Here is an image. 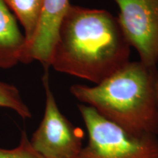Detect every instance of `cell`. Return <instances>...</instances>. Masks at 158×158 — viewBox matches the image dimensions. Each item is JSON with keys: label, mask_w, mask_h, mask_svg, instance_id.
I'll list each match as a JSON object with an SVG mask.
<instances>
[{"label": "cell", "mask_w": 158, "mask_h": 158, "mask_svg": "<svg viewBox=\"0 0 158 158\" xmlns=\"http://www.w3.org/2000/svg\"><path fill=\"white\" fill-rule=\"evenodd\" d=\"M130 48L117 17L70 5L59 25L50 67L96 85L130 62Z\"/></svg>", "instance_id": "6da1fadb"}, {"label": "cell", "mask_w": 158, "mask_h": 158, "mask_svg": "<svg viewBox=\"0 0 158 158\" xmlns=\"http://www.w3.org/2000/svg\"><path fill=\"white\" fill-rule=\"evenodd\" d=\"M156 67L129 62L93 86L73 84L70 93L82 104L135 134H158Z\"/></svg>", "instance_id": "7a4b0ae2"}, {"label": "cell", "mask_w": 158, "mask_h": 158, "mask_svg": "<svg viewBox=\"0 0 158 158\" xmlns=\"http://www.w3.org/2000/svg\"><path fill=\"white\" fill-rule=\"evenodd\" d=\"M78 108L89 136L81 158H158L155 135L130 133L86 105Z\"/></svg>", "instance_id": "3957f363"}, {"label": "cell", "mask_w": 158, "mask_h": 158, "mask_svg": "<svg viewBox=\"0 0 158 158\" xmlns=\"http://www.w3.org/2000/svg\"><path fill=\"white\" fill-rule=\"evenodd\" d=\"M45 70L42 78L45 95L44 114L29 141L43 158H76L84 147L81 132L59 110L50 86L48 68Z\"/></svg>", "instance_id": "277c9868"}, {"label": "cell", "mask_w": 158, "mask_h": 158, "mask_svg": "<svg viewBox=\"0 0 158 158\" xmlns=\"http://www.w3.org/2000/svg\"><path fill=\"white\" fill-rule=\"evenodd\" d=\"M119 9L117 17L140 62L150 67L158 63V0H113Z\"/></svg>", "instance_id": "5b68a950"}, {"label": "cell", "mask_w": 158, "mask_h": 158, "mask_svg": "<svg viewBox=\"0 0 158 158\" xmlns=\"http://www.w3.org/2000/svg\"><path fill=\"white\" fill-rule=\"evenodd\" d=\"M70 5V0H43L36 31L26 45L22 63L35 60L49 68L59 25Z\"/></svg>", "instance_id": "8992f818"}, {"label": "cell", "mask_w": 158, "mask_h": 158, "mask_svg": "<svg viewBox=\"0 0 158 158\" xmlns=\"http://www.w3.org/2000/svg\"><path fill=\"white\" fill-rule=\"evenodd\" d=\"M26 38L15 16L4 0H0V69L22 63Z\"/></svg>", "instance_id": "52a82bcc"}, {"label": "cell", "mask_w": 158, "mask_h": 158, "mask_svg": "<svg viewBox=\"0 0 158 158\" xmlns=\"http://www.w3.org/2000/svg\"><path fill=\"white\" fill-rule=\"evenodd\" d=\"M23 28L26 45L32 38L42 10L43 0H4Z\"/></svg>", "instance_id": "ba28073f"}, {"label": "cell", "mask_w": 158, "mask_h": 158, "mask_svg": "<svg viewBox=\"0 0 158 158\" xmlns=\"http://www.w3.org/2000/svg\"><path fill=\"white\" fill-rule=\"evenodd\" d=\"M0 108L13 110L23 119L31 118V110L18 88L3 81H0Z\"/></svg>", "instance_id": "9c48e42d"}, {"label": "cell", "mask_w": 158, "mask_h": 158, "mask_svg": "<svg viewBox=\"0 0 158 158\" xmlns=\"http://www.w3.org/2000/svg\"><path fill=\"white\" fill-rule=\"evenodd\" d=\"M0 158H43L31 147L25 130L21 132V139L16 147L12 149L0 147Z\"/></svg>", "instance_id": "30bf717a"}, {"label": "cell", "mask_w": 158, "mask_h": 158, "mask_svg": "<svg viewBox=\"0 0 158 158\" xmlns=\"http://www.w3.org/2000/svg\"><path fill=\"white\" fill-rule=\"evenodd\" d=\"M155 93H156V98H157V106H158V74L157 77V80H156L155 83Z\"/></svg>", "instance_id": "8fae6325"}, {"label": "cell", "mask_w": 158, "mask_h": 158, "mask_svg": "<svg viewBox=\"0 0 158 158\" xmlns=\"http://www.w3.org/2000/svg\"><path fill=\"white\" fill-rule=\"evenodd\" d=\"M76 158H81V157H80V155H79L78 157H76Z\"/></svg>", "instance_id": "7c38bea8"}]
</instances>
